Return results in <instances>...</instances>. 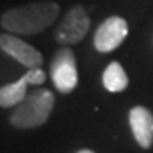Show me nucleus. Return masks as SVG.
I'll return each instance as SVG.
<instances>
[{"label": "nucleus", "mask_w": 153, "mask_h": 153, "mask_svg": "<svg viewBox=\"0 0 153 153\" xmlns=\"http://www.w3.org/2000/svg\"><path fill=\"white\" fill-rule=\"evenodd\" d=\"M30 83L27 80V76L22 75L14 83L2 86V89H0V106L2 108L17 106L27 97V86Z\"/></svg>", "instance_id": "8"}, {"label": "nucleus", "mask_w": 153, "mask_h": 153, "mask_svg": "<svg viewBox=\"0 0 153 153\" xmlns=\"http://www.w3.org/2000/svg\"><path fill=\"white\" fill-rule=\"evenodd\" d=\"M0 47L6 55H10L11 58H14L28 69L41 67L44 62L41 52H38L33 45L27 44L25 41L13 36V34H2L0 36Z\"/></svg>", "instance_id": "6"}, {"label": "nucleus", "mask_w": 153, "mask_h": 153, "mask_svg": "<svg viewBox=\"0 0 153 153\" xmlns=\"http://www.w3.org/2000/svg\"><path fill=\"white\" fill-rule=\"evenodd\" d=\"M59 14V5L53 2H36L8 10L0 24L6 31L16 34H38L48 28Z\"/></svg>", "instance_id": "1"}, {"label": "nucleus", "mask_w": 153, "mask_h": 153, "mask_svg": "<svg viewBox=\"0 0 153 153\" xmlns=\"http://www.w3.org/2000/svg\"><path fill=\"white\" fill-rule=\"evenodd\" d=\"M89 27H91V20H89L85 8L81 5H75L66 13V16L56 27L53 33L55 41L61 45L76 44L86 36Z\"/></svg>", "instance_id": "4"}, {"label": "nucleus", "mask_w": 153, "mask_h": 153, "mask_svg": "<svg viewBox=\"0 0 153 153\" xmlns=\"http://www.w3.org/2000/svg\"><path fill=\"white\" fill-rule=\"evenodd\" d=\"M76 153H94L92 150H80V152H76Z\"/></svg>", "instance_id": "11"}, {"label": "nucleus", "mask_w": 153, "mask_h": 153, "mask_svg": "<svg viewBox=\"0 0 153 153\" xmlns=\"http://www.w3.org/2000/svg\"><path fill=\"white\" fill-rule=\"evenodd\" d=\"M128 34V24L123 17L113 16L102 22L94 34V47L102 53L113 52L119 47Z\"/></svg>", "instance_id": "5"}, {"label": "nucleus", "mask_w": 153, "mask_h": 153, "mask_svg": "<svg viewBox=\"0 0 153 153\" xmlns=\"http://www.w3.org/2000/svg\"><path fill=\"white\" fill-rule=\"evenodd\" d=\"M55 106V95L48 89H36L14 106L10 122L16 128H36L44 125Z\"/></svg>", "instance_id": "2"}, {"label": "nucleus", "mask_w": 153, "mask_h": 153, "mask_svg": "<svg viewBox=\"0 0 153 153\" xmlns=\"http://www.w3.org/2000/svg\"><path fill=\"white\" fill-rule=\"evenodd\" d=\"M128 120L137 144L149 149L153 144V114L145 106H134L130 109Z\"/></svg>", "instance_id": "7"}, {"label": "nucleus", "mask_w": 153, "mask_h": 153, "mask_svg": "<svg viewBox=\"0 0 153 153\" xmlns=\"http://www.w3.org/2000/svg\"><path fill=\"white\" fill-rule=\"evenodd\" d=\"M24 75L27 76V80H28L30 85H41V83H44V80H45V74L41 67L28 69Z\"/></svg>", "instance_id": "10"}, {"label": "nucleus", "mask_w": 153, "mask_h": 153, "mask_svg": "<svg viewBox=\"0 0 153 153\" xmlns=\"http://www.w3.org/2000/svg\"><path fill=\"white\" fill-rule=\"evenodd\" d=\"M103 86L109 92H122L128 86V76L117 61H113L103 72Z\"/></svg>", "instance_id": "9"}, {"label": "nucleus", "mask_w": 153, "mask_h": 153, "mask_svg": "<svg viewBox=\"0 0 153 153\" xmlns=\"http://www.w3.org/2000/svg\"><path fill=\"white\" fill-rule=\"evenodd\" d=\"M50 75L55 88L61 94H69L78 85V71H76L75 55L69 47L59 48L53 55L50 64Z\"/></svg>", "instance_id": "3"}]
</instances>
